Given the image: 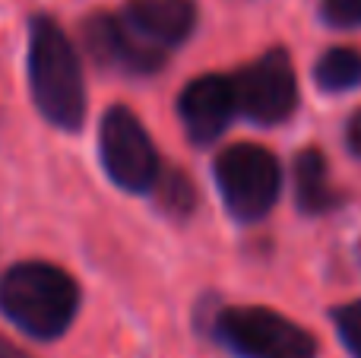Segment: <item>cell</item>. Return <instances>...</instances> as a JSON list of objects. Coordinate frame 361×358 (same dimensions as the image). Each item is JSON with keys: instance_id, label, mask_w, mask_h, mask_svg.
<instances>
[{"instance_id": "6da1fadb", "label": "cell", "mask_w": 361, "mask_h": 358, "mask_svg": "<svg viewBox=\"0 0 361 358\" xmlns=\"http://www.w3.org/2000/svg\"><path fill=\"white\" fill-rule=\"evenodd\" d=\"M29 92L38 114L57 130L76 133L86 121V82L73 42L54 16L35 13L29 19Z\"/></svg>"}, {"instance_id": "7a4b0ae2", "label": "cell", "mask_w": 361, "mask_h": 358, "mask_svg": "<svg viewBox=\"0 0 361 358\" xmlns=\"http://www.w3.org/2000/svg\"><path fill=\"white\" fill-rule=\"evenodd\" d=\"M80 311V283L48 260H23L0 276V314L32 340H61Z\"/></svg>"}, {"instance_id": "3957f363", "label": "cell", "mask_w": 361, "mask_h": 358, "mask_svg": "<svg viewBox=\"0 0 361 358\" xmlns=\"http://www.w3.org/2000/svg\"><path fill=\"white\" fill-rule=\"evenodd\" d=\"M203 333L238 358H317L311 330L260 304H216L203 321Z\"/></svg>"}, {"instance_id": "277c9868", "label": "cell", "mask_w": 361, "mask_h": 358, "mask_svg": "<svg viewBox=\"0 0 361 358\" xmlns=\"http://www.w3.org/2000/svg\"><path fill=\"white\" fill-rule=\"evenodd\" d=\"M216 187L231 219L260 222L273 213L282 190V165L260 143H231L212 162Z\"/></svg>"}, {"instance_id": "5b68a950", "label": "cell", "mask_w": 361, "mask_h": 358, "mask_svg": "<svg viewBox=\"0 0 361 358\" xmlns=\"http://www.w3.org/2000/svg\"><path fill=\"white\" fill-rule=\"evenodd\" d=\"M99 159L105 175L127 194H152L165 171L146 124L127 105H111L102 114Z\"/></svg>"}, {"instance_id": "8992f818", "label": "cell", "mask_w": 361, "mask_h": 358, "mask_svg": "<svg viewBox=\"0 0 361 358\" xmlns=\"http://www.w3.org/2000/svg\"><path fill=\"white\" fill-rule=\"evenodd\" d=\"M238 118L257 127L286 124L298 108V76L286 48H269L231 73Z\"/></svg>"}, {"instance_id": "52a82bcc", "label": "cell", "mask_w": 361, "mask_h": 358, "mask_svg": "<svg viewBox=\"0 0 361 358\" xmlns=\"http://www.w3.org/2000/svg\"><path fill=\"white\" fill-rule=\"evenodd\" d=\"M82 42H86V51L92 54V61H99L102 67L133 73V76H152L169 61V54L146 44L127 25L124 16L105 13V10L89 13L82 19Z\"/></svg>"}, {"instance_id": "ba28073f", "label": "cell", "mask_w": 361, "mask_h": 358, "mask_svg": "<svg viewBox=\"0 0 361 358\" xmlns=\"http://www.w3.org/2000/svg\"><path fill=\"white\" fill-rule=\"evenodd\" d=\"M178 118L190 143L212 146L222 140L228 124L238 118L231 73H203L187 82L178 95Z\"/></svg>"}, {"instance_id": "9c48e42d", "label": "cell", "mask_w": 361, "mask_h": 358, "mask_svg": "<svg viewBox=\"0 0 361 358\" xmlns=\"http://www.w3.org/2000/svg\"><path fill=\"white\" fill-rule=\"evenodd\" d=\"M121 16L146 44L169 54L190 38L200 13L193 0H127Z\"/></svg>"}, {"instance_id": "30bf717a", "label": "cell", "mask_w": 361, "mask_h": 358, "mask_svg": "<svg viewBox=\"0 0 361 358\" xmlns=\"http://www.w3.org/2000/svg\"><path fill=\"white\" fill-rule=\"evenodd\" d=\"M295 203L307 216H324L343 206V194L330 181V165L314 146L295 156Z\"/></svg>"}, {"instance_id": "8fae6325", "label": "cell", "mask_w": 361, "mask_h": 358, "mask_svg": "<svg viewBox=\"0 0 361 358\" xmlns=\"http://www.w3.org/2000/svg\"><path fill=\"white\" fill-rule=\"evenodd\" d=\"M314 82L330 95L358 89L361 86V51L345 48V44L326 48L317 57V63H314Z\"/></svg>"}, {"instance_id": "7c38bea8", "label": "cell", "mask_w": 361, "mask_h": 358, "mask_svg": "<svg viewBox=\"0 0 361 358\" xmlns=\"http://www.w3.org/2000/svg\"><path fill=\"white\" fill-rule=\"evenodd\" d=\"M152 194H156V203L162 206V213H169L171 219H187L200 203L197 187L180 168H165Z\"/></svg>"}, {"instance_id": "4fadbf2b", "label": "cell", "mask_w": 361, "mask_h": 358, "mask_svg": "<svg viewBox=\"0 0 361 358\" xmlns=\"http://www.w3.org/2000/svg\"><path fill=\"white\" fill-rule=\"evenodd\" d=\"M333 323H336L339 336H343L352 358H361V298L358 302H349V304H339V308L333 311Z\"/></svg>"}, {"instance_id": "5bb4252c", "label": "cell", "mask_w": 361, "mask_h": 358, "mask_svg": "<svg viewBox=\"0 0 361 358\" xmlns=\"http://www.w3.org/2000/svg\"><path fill=\"white\" fill-rule=\"evenodd\" d=\"M320 16L336 29H358L361 0H320Z\"/></svg>"}, {"instance_id": "9a60e30c", "label": "cell", "mask_w": 361, "mask_h": 358, "mask_svg": "<svg viewBox=\"0 0 361 358\" xmlns=\"http://www.w3.org/2000/svg\"><path fill=\"white\" fill-rule=\"evenodd\" d=\"M345 143H349V149L361 159V108L349 118V124H345Z\"/></svg>"}, {"instance_id": "2e32d148", "label": "cell", "mask_w": 361, "mask_h": 358, "mask_svg": "<svg viewBox=\"0 0 361 358\" xmlns=\"http://www.w3.org/2000/svg\"><path fill=\"white\" fill-rule=\"evenodd\" d=\"M0 358H32V355H29V352H23V349H19L13 340L0 336Z\"/></svg>"}]
</instances>
